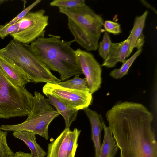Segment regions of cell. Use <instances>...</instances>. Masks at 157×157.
I'll use <instances>...</instances> for the list:
<instances>
[{"label": "cell", "mask_w": 157, "mask_h": 157, "mask_svg": "<svg viewBox=\"0 0 157 157\" xmlns=\"http://www.w3.org/2000/svg\"><path fill=\"white\" fill-rule=\"evenodd\" d=\"M19 27V22H17L10 25L5 26L0 25V38L3 39L5 37L11 34L15 33Z\"/></svg>", "instance_id": "24"}, {"label": "cell", "mask_w": 157, "mask_h": 157, "mask_svg": "<svg viewBox=\"0 0 157 157\" xmlns=\"http://www.w3.org/2000/svg\"><path fill=\"white\" fill-rule=\"evenodd\" d=\"M81 132V130L76 128L71 131L66 157H75Z\"/></svg>", "instance_id": "20"}, {"label": "cell", "mask_w": 157, "mask_h": 157, "mask_svg": "<svg viewBox=\"0 0 157 157\" xmlns=\"http://www.w3.org/2000/svg\"><path fill=\"white\" fill-rule=\"evenodd\" d=\"M140 1L147 8L150 9L152 10L156 14L157 13L156 9L152 6H151L149 3L146 1L144 0H141Z\"/></svg>", "instance_id": "28"}, {"label": "cell", "mask_w": 157, "mask_h": 157, "mask_svg": "<svg viewBox=\"0 0 157 157\" xmlns=\"http://www.w3.org/2000/svg\"><path fill=\"white\" fill-rule=\"evenodd\" d=\"M148 13L147 10L141 15L135 18L134 25L130 32V47L127 57L130 56L135 48L137 50L142 48L145 42V36L143 33L146 18Z\"/></svg>", "instance_id": "12"}, {"label": "cell", "mask_w": 157, "mask_h": 157, "mask_svg": "<svg viewBox=\"0 0 157 157\" xmlns=\"http://www.w3.org/2000/svg\"><path fill=\"white\" fill-rule=\"evenodd\" d=\"M90 121L91 128V138L95 150L94 157H98L101 145V133L103 129L101 117L96 111L87 108L84 110Z\"/></svg>", "instance_id": "14"}, {"label": "cell", "mask_w": 157, "mask_h": 157, "mask_svg": "<svg viewBox=\"0 0 157 157\" xmlns=\"http://www.w3.org/2000/svg\"><path fill=\"white\" fill-rule=\"evenodd\" d=\"M81 67L87 82L90 92L93 94L101 87L102 69L91 53L78 48L75 50Z\"/></svg>", "instance_id": "9"}, {"label": "cell", "mask_w": 157, "mask_h": 157, "mask_svg": "<svg viewBox=\"0 0 157 157\" xmlns=\"http://www.w3.org/2000/svg\"><path fill=\"white\" fill-rule=\"evenodd\" d=\"M8 1L7 0H2L0 2V5L2 3L4 2H6Z\"/></svg>", "instance_id": "29"}, {"label": "cell", "mask_w": 157, "mask_h": 157, "mask_svg": "<svg viewBox=\"0 0 157 157\" xmlns=\"http://www.w3.org/2000/svg\"><path fill=\"white\" fill-rule=\"evenodd\" d=\"M0 56L21 67L29 76L31 82L56 84L61 81L40 60L30 45L13 39L5 47L0 49Z\"/></svg>", "instance_id": "4"}, {"label": "cell", "mask_w": 157, "mask_h": 157, "mask_svg": "<svg viewBox=\"0 0 157 157\" xmlns=\"http://www.w3.org/2000/svg\"><path fill=\"white\" fill-rule=\"evenodd\" d=\"M1 1V0H0V2Z\"/></svg>", "instance_id": "31"}, {"label": "cell", "mask_w": 157, "mask_h": 157, "mask_svg": "<svg viewBox=\"0 0 157 157\" xmlns=\"http://www.w3.org/2000/svg\"><path fill=\"white\" fill-rule=\"evenodd\" d=\"M79 75H75L72 79L61 81L58 84L62 87L70 89L81 90H89L86 78H81Z\"/></svg>", "instance_id": "19"}, {"label": "cell", "mask_w": 157, "mask_h": 157, "mask_svg": "<svg viewBox=\"0 0 157 157\" xmlns=\"http://www.w3.org/2000/svg\"><path fill=\"white\" fill-rule=\"evenodd\" d=\"M42 92L45 95H51L78 111L88 108L93 101L92 94L89 90L70 89L62 87L58 83H46Z\"/></svg>", "instance_id": "8"}, {"label": "cell", "mask_w": 157, "mask_h": 157, "mask_svg": "<svg viewBox=\"0 0 157 157\" xmlns=\"http://www.w3.org/2000/svg\"><path fill=\"white\" fill-rule=\"evenodd\" d=\"M130 37L119 43H112L110 50L101 66L108 68L115 67L118 62L123 63L128 52L130 45Z\"/></svg>", "instance_id": "11"}, {"label": "cell", "mask_w": 157, "mask_h": 157, "mask_svg": "<svg viewBox=\"0 0 157 157\" xmlns=\"http://www.w3.org/2000/svg\"><path fill=\"white\" fill-rule=\"evenodd\" d=\"M103 26L107 32L118 35L122 32L121 25L117 22L106 20L104 21Z\"/></svg>", "instance_id": "25"}, {"label": "cell", "mask_w": 157, "mask_h": 157, "mask_svg": "<svg viewBox=\"0 0 157 157\" xmlns=\"http://www.w3.org/2000/svg\"><path fill=\"white\" fill-rule=\"evenodd\" d=\"M41 1V0H37L35 1L26 8L23 10L15 17L10 22L5 24L4 25L5 26H6L14 24L23 18L32 9L40 3Z\"/></svg>", "instance_id": "26"}, {"label": "cell", "mask_w": 157, "mask_h": 157, "mask_svg": "<svg viewBox=\"0 0 157 157\" xmlns=\"http://www.w3.org/2000/svg\"><path fill=\"white\" fill-rule=\"evenodd\" d=\"M85 0H54L50 5L64 9H71L81 6L86 4Z\"/></svg>", "instance_id": "21"}, {"label": "cell", "mask_w": 157, "mask_h": 157, "mask_svg": "<svg viewBox=\"0 0 157 157\" xmlns=\"http://www.w3.org/2000/svg\"><path fill=\"white\" fill-rule=\"evenodd\" d=\"M33 98L32 109L24 121L15 125H2L0 127L1 129L13 132L27 131L48 140V126L54 119L60 114L47 102L44 96L40 92L35 91Z\"/></svg>", "instance_id": "6"}, {"label": "cell", "mask_w": 157, "mask_h": 157, "mask_svg": "<svg viewBox=\"0 0 157 157\" xmlns=\"http://www.w3.org/2000/svg\"><path fill=\"white\" fill-rule=\"evenodd\" d=\"M71 131L65 129L54 141L48 144L46 157H66Z\"/></svg>", "instance_id": "13"}, {"label": "cell", "mask_w": 157, "mask_h": 157, "mask_svg": "<svg viewBox=\"0 0 157 157\" xmlns=\"http://www.w3.org/2000/svg\"><path fill=\"white\" fill-rule=\"evenodd\" d=\"M14 157H33L31 153H25L21 151L15 153Z\"/></svg>", "instance_id": "27"}, {"label": "cell", "mask_w": 157, "mask_h": 157, "mask_svg": "<svg viewBox=\"0 0 157 157\" xmlns=\"http://www.w3.org/2000/svg\"><path fill=\"white\" fill-rule=\"evenodd\" d=\"M120 157H157L153 116L143 104L124 101L105 114Z\"/></svg>", "instance_id": "1"}, {"label": "cell", "mask_w": 157, "mask_h": 157, "mask_svg": "<svg viewBox=\"0 0 157 157\" xmlns=\"http://www.w3.org/2000/svg\"><path fill=\"white\" fill-rule=\"evenodd\" d=\"M13 134L24 142L33 157H44L46 155L47 153L37 143L35 134L27 131H20L13 132Z\"/></svg>", "instance_id": "16"}, {"label": "cell", "mask_w": 157, "mask_h": 157, "mask_svg": "<svg viewBox=\"0 0 157 157\" xmlns=\"http://www.w3.org/2000/svg\"><path fill=\"white\" fill-rule=\"evenodd\" d=\"M45 13L43 9L29 11L18 21L19 27L17 32L10 35L17 41L27 44L38 38L44 37L49 17Z\"/></svg>", "instance_id": "7"}, {"label": "cell", "mask_w": 157, "mask_h": 157, "mask_svg": "<svg viewBox=\"0 0 157 157\" xmlns=\"http://www.w3.org/2000/svg\"><path fill=\"white\" fill-rule=\"evenodd\" d=\"M0 66L8 79L15 86L24 88L25 85L31 82L29 76L21 67L1 56Z\"/></svg>", "instance_id": "10"}, {"label": "cell", "mask_w": 157, "mask_h": 157, "mask_svg": "<svg viewBox=\"0 0 157 157\" xmlns=\"http://www.w3.org/2000/svg\"><path fill=\"white\" fill-rule=\"evenodd\" d=\"M33 97L25 88L14 85L0 66V118L28 116L33 108Z\"/></svg>", "instance_id": "5"}, {"label": "cell", "mask_w": 157, "mask_h": 157, "mask_svg": "<svg viewBox=\"0 0 157 157\" xmlns=\"http://www.w3.org/2000/svg\"><path fill=\"white\" fill-rule=\"evenodd\" d=\"M142 48L137 50L128 59L125 60L121 66L118 69H115L111 71L110 75L115 79L121 78L126 75L131 65L136 58L142 52Z\"/></svg>", "instance_id": "18"}, {"label": "cell", "mask_w": 157, "mask_h": 157, "mask_svg": "<svg viewBox=\"0 0 157 157\" xmlns=\"http://www.w3.org/2000/svg\"><path fill=\"white\" fill-rule=\"evenodd\" d=\"M7 131H1L0 133V157H14L15 153L8 146L7 136Z\"/></svg>", "instance_id": "22"}, {"label": "cell", "mask_w": 157, "mask_h": 157, "mask_svg": "<svg viewBox=\"0 0 157 157\" xmlns=\"http://www.w3.org/2000/svg\"><path fill=\"white\" fill-rule=\"evenodd\" d=\"M1 128H0V133L1 132Z\"/></svg>", "instance_id": "30"}, {"label": "cell", "mask_w": 157, "mask_h": 157, "mask_svg": "<svg viewBox=\"0 0 157 157\" xmlns=\"http://www.w3.org/2000/svg\"><path fill=\"white\" fill-rule=\"evenodd\" d=\"M112 42L108 32H105L102 40L98 44V51L99 55L105 60L110 50Z\"/></svg>", "instance_id": "23"}, {"label": "cell", "mask_w": 157, "mask_h": 157, "mask_svg": "<svg viewBox=\"0 0 157 157\" xmlns=\"http://www.w3.org/2000/svg\"><path fill=\"white\" fill-rule=\"evenodd\" d=\"M59 12L67 17L68 28L76 42L86 51L96 50L104 21L88 6L71 9L59 8Z\"/></svg>", "instance_id": "3"}, {"label": "cell", "mask_w": 157, "mask_h": 157, "mask_svg": "<svg viewBox=\"0 0 157 157\" xmlns=\"http://www.w3.org/2000/svg\"><path fill=\"white\" fill-rule=\"evenodd\" d=\"M46 96L48 97L45 98L47 102L54 107L63 117L65 122V128L70 129L72 123L76 118L78 111L71 108L51 95L47 94Z\"/></svg>", "instance_id": "15"}, {"label": "cell", "mask_w": 157, "mask_h": 157, "mask_svg": "<svg viewBox=\"0 0 157 157\" xmlns=\"http://www.w3.org/2000/svg\"><path fill=\"white\" fill-rule=\"evenodd\" d=\"M101 120L104 131V136L98 157H114L118 147L110 129L106 126L102 117Z\"/></svg>", "instance_id": "17"}, {"label": "cell", "mask_w": 157, "mask_h": 157, "mask_svg": "<svg viewBox=\"0 0 157 157\" xmlns=\"http://www.w3.org/2000/svg\"><path fill=\"white\" fill-rule=\"evenodd\" d=\"M72 43L50 34L48 37L38 38L30 45L45 66L58 72L61 81H64L83 74L75 51L71 46Z\"/></svg>", "instance_id": "2"}]
</instances>
